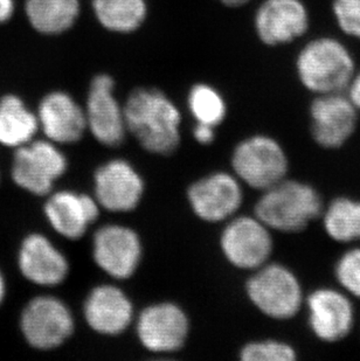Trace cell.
Returning a JSON list of instances; mask_svg holds the SVG:
<instances>
[{"mask_svg": "<svg viewBox=\"0 0 360 361\" xmlns=\"http://www.w3.org/2000/svg\"><path fill=\"white\" fill-rule=\"evenodd\" d=\"M126 130L150 154L169 156L181 142V113L169 96L153 87H138L123 104Z\"/></svg>", "mask_w": 360, "mask_h": 361, "instance_id": "cell-1", "label": "cell"}, {"mask_svg": "<svg viewBox=\"0 0 360 361\" xmlns=\"http://www.w3.org/2000/svg\"><path fill=\"white\" fill-rule=\"evenodd\" d=\"M324 204L323 197L313 185L287 177L262 192L254 214L272 232L296 234L320 220Z\"/></svg>", "mask_w": 360, "mask_h": 361, "instance_id": "cell-2", "label": "cell"}, {"mask_svg": "<svg viewBox=\"0 0 360 361\" xmlns=\"http://www.w3.org/2000/svg\"><path fill=\"white\" fill-rule=\"evenodd\" d=\"M299 83L313 95L345 92L357 72L356 60L343 41L322 35L308 41L296 55Z\"/></svg>", "mask_w": 360, "mask_h": 361, "instance_id": "cell-3", "label": "cell"}, {"mask_svg": "<svg viewBox=\"0 0 360 361\" xmlns=\"http://www.w3.org/2000/svg\"><path fill=\"white\" fill-rule=\"evenodd\" d=\"M246 293L256 309L275 321L294 319L302 311L306 293L294 270L282 263H265L246 283Z\"/></svg>", "mask_w": 360, "mask_h": 361, "instance_id": "cell-4", "label": "cell"}, {"mask_svg": "<svg viewBox=\"0 0 360 361\" xmlns=\"http://www.w3.org/2000/svg\"><path fill=\"white\" fill-rule=\"evenodd\" d=\"M232 169L242 184L263 192L288 177V154L274 137L254 135L234 147Z\"/></svg>", "mask_w": 360, "mask_h": 361, "instance_id": "cell-5", "label": "cell"}, {"mask_svg": "<svg viewBox=\"0 0 360 361\" xmlns=\"http://www.w3.org/2000/svg\"><path fill=\"white\" fill-rule=\"evenodd\" d=\"M304 309L310 332L324 344H338L356 326L354 300L337 286H318L306 293Z\"/></svg>", "mask_w": 360, "mask_h": 361, "instance_id": "cell-6", "label": "cell"}, {"mask_svg": "<svg viewBox=\"0 0 360 361\" xmlns=\"http://www.w3.org/2000/svg\"><path fill=\"white\" fill-rule=\"evenodd\" d=\"M68 161L58 144L48 140H32L16 149L12 179L32 195H49L55 181L66 173Z\"/></svg>", "mask_w": 360, "mask_h": 361, "instance_id": "cell-7", "label": "cell"}, {"mask_svg": "<svg viewBox=\"0 0 360 361\" xmlns=\"http://www.w3.org/2000/svg\"><path fill=\"white\" fill-rule=\"evenodd\" d=\"M220 248L232 266L254 271L270 261L272 231L255 214L233 216L221 233Z\"/></svg>", "mask_w": 360, "mask_h": 361, "instance_id": "cell-8", "label": "cell"}, {"mask_svg": "<svg viewBox=\"0 0 360 361\" xmlns=\"http://www.w3.org/2000/svg\"><path fill=\"white\" fill-rule=\"evenodd\" d=\"M359 116L345 92L316 95L309 106L311 138L324 150H340L357 133Z\"/></svg>", "mask_w": 360, "mask_h": 361, "instance_id": "cell-9", "label": "cell"}, {"mask_svg": "<svg viewBox=\"0 0 360 361\" xmlns=\"http://www.w3.org/2000/svg\"><path fill=\"white\" fill-rule=\"evenodd\" d=\"M20 329L32 348L48 351L72 337L75 321L67 304L56 297L41 295L26 304L21 312Z\"/></svg>", "mask_w": 360, "mask_h": 361, "instance_id": "cell-10", "label": "cell"}, {"mask_svg": "<svg viewBox=\"0 0 360 361\" xmlns=\"http://www.w3.org/2000/svg\"><path fill=\"white\" fill-rule=\"evenodd\" d=\"M115 88L112 75L96 74L89 83L85 106L89 133L108 147H121L128 135L124 108L116 97Z\"/></svg>", "mask_w": 360, "mask_h": 361, "instance_id": "cell-11", "label": "cell"}, {"mask_svg": "<svg viewBox=\"0 0 360 361\" xmlns=\"http://www.w3.org/2000/svg\"><path fill=\"white\" fill-rule=\"evenodd\" d=\"M143 257V245L136 231L123 225H104L92 236V259L114 280H129Z\"/></svg>", "mask_w": 360, "mask_h": 361, "instance_id": "cell-12", "label": "cell"}, {"mask_svg": "<svg viewBox=\"0 0 360 361\" xmlns=\"http://www.w3.org/2000/svg\"><path fill=\"white\" fill-rule=\"evenodd\" d=\"M190 319L183 307L172 302L151 304L136 319L138 341L153 353H174L186 344Z\"/></svg>", "mask_w": 360, "mask_h": 361, "instance_id": "cell-13", "label": "cell"}, {"mask_svg": "<svg viewBox=\"0 0 360 361\" xmlns=\"http://www.w3.org/2000/svg\"><path fill=\"white\" fill-rule=\"evenodd\" d=\"M241 184L234 173L222 171L205 176L187 190L191 209L205 222L227 221L244 202Z\"/></svg>", "mask_w": 360, "mask_h": 361, "instance_id": "cell-14", "label": "cell"}, {"mask_svg": "<svg viewBox=\"0 0 360 361\" xmlns=\"http://www.w3.org/2000/svg\"><path fill=\"white\" fill-rule=\"evenodd\" d=\"M310 25V11L303 0H263L255 11V33L268 47L284 46L303 38Z\"/></svg>", "mask_w": 360, "mask_h": 361, "instance_id": "cell-15", "label": "cell"}, {"mask_svg": "<svg viewBox=\"0 0 360 361\" xmlns=\"http://www.w3.org/2000/svg\"><path fill=\"white\" fill-rule=\"evenodd\" d=\"M145 184L140 172L126 159L102 164L94 174V197L112 213H129L143 199Z\"/></svg>", "mask_w": 360, "mask_h": 361, "instance_id": "cell-16", "label": "cell"}, {"mask_svg": "<svg viewBox=\"0 0 360 361\" xmlns=\"http://www.w3.org/2000/svg\"><path fill=\"white\" fill-rule=\"evenodd\" d=\"M40 130L53 143H78L87 128L85 108L65 90H52L40 99L37 110Z\"/></svg>", "mask_w": 360, "mask_h": 361, "instance_id": "cell-17", "label": "cell"}, {"mask_svg": "<svg viewBox=\"0 0 360 361\" xmlns=\"http://www.w3.org/2000/svg\"><path fill=\"white\" fill-rule=\"evenodd\" d=\"M83 317L96 334L115 337L135 319L133 302L119 286L101 284L92 289L83 304Z\"/></svg>", "mask_w": 360, "mask_h": 361, "instance_id": "cell-18", "label": "cell"}, {"mask_svg": "<svg viewBox=\"0 0 360 361\" xmlns=\"http://www.w3.org/2000/svg\"><path fill=\"white\" fill-rule=\"evenodd\" d=\"M52 228L68 240L81 239L99 219L101 206L95 197L73 191L49 195L44 206Z\"/></svg>", "mask_w": 360, "mask_h": 361, "instance_id": "cell-19", "label": "cell"}, {"mask_svg": "<svg viewBox=\"0 0 360 361\" xmlns=\"http://www.w3.org/2000/svg\"><path fill=\"white\" fill-rule=\"evenodd\" d=\"M18 264L23 276L40 286H56L65 282L69 275V262L42 234L25 238L19 249Z\"/></svg>", "mask_w": 360, "mask_h": 361, "instance_id": "cell-20", "label": "cell"}, {"mask_svg": "<svg viewBox=\"0 0 360 361\" xmlns=\"http://www.w3.org/2000/svg\"><path fill=\"white\" fill-rule=\"evenodd\" d=\"M81 0H25L24 14L37 35L58 37L74 27L81 17Z\"/></svg>", "mask_w": 360, "mask_h": 361, "instance_id": "cell-21", "label": "cell"}, {"mask_svg": "<svg viewBox=\"0 0 360 361\" xmlns=\"http://www.w3.org/2000/svg\"><path fill=\"white\" fill-rule=\"evenodd\" d=\"M40 130L37 113L16 94L0 97V144L4 147H23L35 140Z\"/></svg>", "mask_w": 360, "mask_h": 361, "instance_id": "cell-22", "label": "cell"}, {"mask_svg": "<svg viewBox=\"0 0 360 361\" xmlns=\"http://www.w3.org/2000/svg\"><path fill=\"white\" fill-rule=\"evenodd\" d=\"M320 220L331 241L345 247L360 243V198L335 197L324 204Z\"/></svg>", "mask_w": 360, "mask_h": 361, "instance_id": "cell-23", "label": "cell"}, {"mask_svg": "<svg viewBox=\"0 0 360 361\" xmlns=\"http://www.w3.org/2000/svg\"><path fill=\"white\" fill-rule=\"evenodd\" d=\"M92 11L100 26L116 35H131L145 24L146 0H92Z\"/></svg>", "mask_w": 360, "mask_h": 361, "instance_id": "cell-24", "label": "cell"}, {"mask_svg": "<svg viewBox=\"0 0 360 361\" xmlns=\"http://www.w3.org/2000/svg\"><path fill=\"white\" fill-rule=\"evenodd\" d=\"M187 106L197 123L220 126L227 116V104L220 92L208 83H196L187 94Z\"/></svg>", "mask_w": 360, "mask_h": 361, "instance_id": "cell-25", "label": "cell"}, {"mask_svg": "<svg viewBox=\"0 0 360 361\" xmlns=\"http://www.w3.org/2000/svg\"><path fill=\"white\" fill-rule=\"evenodd\" d=\"M332 274L338 288L360 300V243L347 245L333 263Z\"/></svg>", "mask_w": 360, "mask_h": 361, "instance_id": "cell-26", "label": "cell"}, {"mask_svg": "<svg viewBox=\"0 0 360 361\" xmlns=\"http://www.w3.org/2000/svg\"><path fill=\"white\" fill-rule=\"evenodd\" d=\"M239 357L242 361H295L297 350L287 341L265 339L246 344Z\"/></svg>", "mask_w": 360, "mask_h": 361, "instance_id": "cell-27", "label": "cell"}, {"mask_svg": "<svg viewBox=\"0 0 360 361\" xmlns=\"http://www.w3.org/2000/svg\"><path fill=\"white\" fill-rule=\"evenodd\" d=\"M331 13L344 35L360 41V0H331Z\"/></svg>", "mask_w": 360, "mask_h": 361, "instance_id": "cell-28", "label": "cell"}, {"mask_svg": "<svg viewBox=\"0 0 360 361\" xmlns=\"http://www.w3.org/2000/svg\"><path fill=\"white\" fill-rule=\"evenodd\" d=\"M215 128L208 124L197 123L193 129L194 140L201 145H210L215 140Z\"/></svg>", "mask_w": 360, "mask_h": 361, "instance_id": "cell-29", "label": "cell"}, {"mask_svg": "<svg viewBox=\"0 0 360 361\" xmlns=\"http://www.w3.org/2000/svg\"><path fill=\"white\" fill-rule=\"evenodd\" d=\"M345 94L360 113V71H357L354 74V78L347 85Z\"/></svg>", "mask_w": 360, "mask_h": 361, "instance_id": "cell-30", "label": "cell"}, {"mask_svg": "<svg viewBox=\"0 0 360 361\" xmlns=\"http://www.w3.org/2000/svg\"><path fill=\"white\" fill-rule=\"evenodd\" d=\"M17 11V0H0V26L13 19Z\"/></svg>", "mask_w": 360, "mask_h": 361, "instance_id": "cell-31", "label": "cell"}, {"mask_svg": "<svg viewBox=\"0 0 360 361\" xmlns=\"http://www.w3.org/2000/svg\"><path fill=\"white\" fill-rule=\"evenodd\" d=\"M224 7H231V8H239V7L245 6L247 4L251 3L252 0H215Z\"/></svg>", "mask_w": 360, "mask_h": 361, "instance_id": "cell-32", "label": "cell"}, {"mask_svg": "<svg viewBox=\"0 0 360 361\" xmlns=\"http://www.w3.org/2000/svg\"><path fill=\"white\" fill-rule=\"evenodd\" d=\"M5 295H6V283H5L3 274L0 271V304L3 303Z\"/></svg>", "mask_w": 360, "mask_h": 361, "instance_id": "cell-33", "label": "cell"}]
</instances>
